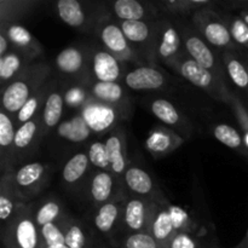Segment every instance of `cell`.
I'll list each match as a JSON object with an SVG mask.
<instances>
[{
	"label": "cell",
	"instance_id": "cell-38",
	"mask_svg": "<svg viewBox=\"0 0 248 248\" xmlns=\"http://www.w3.org/2000/svg\"><path fill=\"white\" fill-rule=\"evenodd\" d=\"M90 99L91 96L86 82H79L64 90V102L70 109H80L81 111Z\"/></svg>",
	"mask_w": 248,
	"mask_h": 248
},
{
	"label": "cell",
	"instance_id": "cell-31",
	"mask_svg": "<svg viewBox=\"0 0 248 248\" xmlns=\"http://www.w3.org/2000/svg\"><path fill=\"white\" fill-rule=\"evenodd\" d=\"M56 11L61 21L73 28L81 29L89 22L84 6L78 0H58L56 2Z\"/></svg>",
	"mask_w": 248,
	"mask_h": 248
},
{
	"label": "cell",
	"instance_id": "cell-23",
	"mask_svg": "<svg viewBox=\"0 0 248 248\" xmlns=\"http://www.w3.org/2000/svg\"><path fill=\"white\" fill-rule=\"evenodd\" d=\"M124 182L126 186L133 195L143 199H154L156 196L155 194L154 179L149 174V172L144 169L138 166H128L124 174Z\"/></svg>",
	"mask_w": 248,
	"mask_h": 248
},
{
	"label": "cell",
	"instance_id": "cell-26",
	"mask_svg": "<svg viewBox=\"0 0 248 248\" xmlns=\"http://www.w3.org/2000/svg\"><path fill=\"white\" fill-rule=\"evenodd\" d=\"M150 110H152L153 115L159 119L165 125L176 127L177 130L182 131L183 133L191 131V127L189 126L186 119L183 118L178 109H177V107L170 101H167V99H154L150 103Z\"/></svg>",
	"mask_w": 248,
	"mask_h": 248
},
{
	"label": "cell",
	"instance_id": "cell-36",
	"mask_svg": "<svg viewBox=\"0 0 248 248\" xmlns=\"http://www.w3.org/2000/svg\"><path fill=\"white\" fill-rule=\"evenodd\" d=\"M213 137L217 140H219L222 144L227 145L230 149L237 150V152L242 153V154L247 155L246 147H245L244 137L241 133L234 127L228 124H219V125L215 126L213 128Z\"/></svg>",
	"mask_w": 248,
	"mask_h": 248
},
{
	"label": "cell",
	"instance_id": "cell-24",
	"mask_svg": "<svg viewBox=\"0 0 248 248\" xmlns=\"http://www.w3.org/2000/svg\"><path fill=\"white\" fill-rule=\"evenodd\" d=\"M120 27L131 45L152 50L155 47L156 28L152 27L149 21H120Z\"/></svg>",
	"mask_w": 248,
	"mask_h": 248
},
{
	"label": "cell",
	"instance_id": "cell-29",
	"mask_svg": "<svg viewBox=\"0 0 248 248\" xmlns=\"http://www.w3.org/2000/svg\"><path fill=\"white\" fill-rule=\"evenodd\" d=\"M90 160L87 153H75L70 159L65 161L62 169V181L67 186H77L85 178L89 171Z\"/></svg>",
	"mask_w": 248,
	"mask_h": 248
},
{
	"label": "cell",
	"instance_id": "cell-6",
	"mask_svg": "<svg viewBox=\"0 0 248 248\" xmlns=\"http://www.w3.org/2000/svg\"><path fill=\"white\" fill-rule=\"evenodd\" d=\"M169 205L170 202H167L166 199L155 196L152 200V212L148 225V232L162 248H167L172 237L177 234L172 223Z\"/></svg>",
	"mask_w": 248,
	"mask_h": 248
},
{
	"label": "cell",
	"instance_id": "cell-41",
	"mask_svg": "<svg viewBox=\"0 0 248 248\" xmlns=\"http://www.w3.org/2000/svg\"><path fill=\"white\" fill-rule=\"evenodd\" d=\"M31 4H34V2L5 1V0H2L0 2V6H1V15H0L1 26H0V28H4L7 24H11L12 18H16V17H18L23 12L28 11V7H31Z\"/></svg>",
	"mask_w": 248,
	"mask_h": 248
},
{
	"label": "cell",
	"instance_id": "cell-48",
	"mask_svg": "<svg viewBox=\"0 0 248 248\" xmlns=\"http://www.w3.org/2000/svg\"><path fill=\"white\" fill-rule=\"evenodd\" d=\"M239 16L241 17V18L248 24V6H245L244 9H242V11L240 12Z\"/></svg>",
	"mask_w": 248,
	"mask_h": 248
},
{
	"label": "cell",
	"instance_id": "cell-10",
	"mask_svg": "<svg viewBox=\"0 0 248 248\" xmlns=\"http://www.w3.org/2000/svg\"><path fill=\"white\" fill-rule=\"evenodd\" d=\"M183 40L189 57L193 58L201 67L213 73L218 79L222 80L223 70L222 68H219L217 57L207 45V43L199 34L191 31H183Z\"/></svg>",
	"mask_w": 248,
	"mask_h": 248
},
{
	"label": "cell",
	"instance_id": "cell-49",
	"mask_svg": "<svg viewBox=\"0 0 248 248\" xmlns=\"http://www.w3.org/2000/svg\"><path fill=\"white\" fill-rule=\"evenodd\" d=\"M237 247H241V248H248V232H247L246 237H245V240H244V241H242V244L240 245V246H237Z\"/></svg>",
	"mask_w": 248,
	"mask_h": 248
},
{
	"label": "cell",
	"instance_id": "cell-47",
	"mask_svg": "<svg viewBox=\"0 0 248 248\" xmlns=\"http://www.w3.org/2000/svg\"><path fill=\"white\" fill-rule=\"evenodd\" d=\"M10 50H11V44L9 39L5 35L4 31H0V57L6 55Z\"/></svg>",
	"mask_w": 248,
	"mask_h": 248
},
{
	"label": "cell",
	"instance_id": "cell-2",
	"mask_svg": "<svg viewBox=\"0 0 248 248\" xmlns=\"http://www.w3.org/2000/svg\"><path fill=\"white\" fill-rule=\"evenodd\" d=\"M1 241L4 248H44L40 228L27 203H19L14 218L2 225Z\"/></svg>",
	"mask_w": 248,
	"mask_h": 248
},
{
	"label": "cell",
	"instance_id": "cell-28",
	"mask_svg": "<svg viewBox=\"0 0 248 248\" xmlns=\"http://www.w3.org/2000/svg\"><path fill=\"white\" fill-rule=\"evenodd\" d=\"M125 202L119 199L99 206L93 218V224L99 232L110 235L114 232L120 219H123V212Z\"/></svg>",
	"mask_w": 248,
	"mask_h": 248
},
{
	"label": "cell",
	"instance_id": "cell-5",
	"mask_svg": "<svg viewBox=\"0 0 248 248\" xmlns=\"http://www.w3.org/2000/svg\"><path fill=\"white\" fill-rule=\"evenodd\" d=\"M194 23L202 35L203 40L218 48L236 52L237 46L234 43L225 21L218 15L208 10H201L194 14Z\"/></svg>",
	"mask_w": 248,
	"mask_h": 248
},
{
	"label": "cell",
	"instance_id": "cell-19",
	"mask_svg": "<svg viewBox=\"0 0 248 248\" xmlns=\"http://www.w3.org/2000/svg\"><path fill=\"white\" fill-rule=\"evenodd\" d=\"M87 87L90 96L94 101L115 107L121 111H125L128 107L127 93L120 82L93 81Z\"/></svg>",
	"mask_w": 248,
	"mask_h": 248
},
{
	"label": "cell",
	"instance_id": "cell-7",
	"mask_svg": "<svg viewBox=\"0 0 248 248\" xmlns=\"http://www.w3.org/2000/svg\"><path fill=\"white\" fill-rule=\"evenodd\" d=\"M98 36L102 45L104 46V50L113 53L121 62L136 60L135 50L126 39L120 23H115L113 21L103 22L99 27Z\"/></svg>",
	"mask_w": 248,
	"mask_h": 248
},
{
	"label": "cell",
	"instance_id": "cell-32",
	"mask_svg": "<svg viewBox=\"0 0 248 248\" xmlns=\"http://www.w3.org/2000/svg\"><path fill=\"white\" fill-rule=\"evenodd\" d=\"M91 135V128L89 127L81 114H77L73 118L62 121L57 128L58 137L73 143L84 142V140H89Z\"/></svg>",
	"mask_w": 248,
	"mask_h": 248
},
{
	"label": "cell",
	"instance_id": "cell-35",
	"mask_svg": "<svg viewBox=\"0 0 248 248\" xmlns=\"http://www.w3.org/2000/svg\"><path fill=\"white\" fill-rule=\"evenodd\" d=\"M225 70L230 80L240 90H248V67L232 51L224 52Z\"/></svg>",
	"mask_w": 248,
	"mask_h": 248
},
{
	"label": "cell",
	"instance_id": "cell-1",
	"mask_svg": "<svg viewBox=\"0 0 248 248\" xmlns=\"http://www.w3.org/2000/svg\"><path fill=\"white\" fill-rule=\"evenodd\" d=\"M50 72V65L46 63H31L21 77L2 90V109L11 116H16L27 101L48 81Z\"/></svg>",
	"mask_w": 248,
	"mask_h": 248
},
{
	"label": "cell",
	"instance_id": "cell-43",
	"mask_svg": "<svg viewBox=\"0 0 248 248\" xmlns=\"http://www.w3.org/2000/svg\"><path fill=\"white\" fill-rule=\"evenodd\" d=\"M120 248H162L149 232H132L121 242Z\"/></svg>",
	"mask_w": 248,
	"mask_h": 248
},
{
	"label": "cell",
	"instance_id": "cell-50",
	"mask_svg": "<svg viewBox=\"0 0 248 248\" xmlns=\"http://www.w3.org/2000/svg\"><path fill=\"white\" fill-rule=\"evenodd\" d=\"M44 248H69L65 244L63 245H55V246H44Z\"/></svg>",
	"mask_w": 248,
	"mask_h": 248
},
{
	"label": "cell",
	"instance_id": "cell-52",
	"mask_svg": "<svg viewBox=\"0 0 248 248\" xmlns=\"http://www.w3.org/2000/svg\"><path fill=\"white\" fill-rule=\"evenodd\" d=\"M208 248H218V247L217 246H210Z\"/></svg>",
	"mask_w": 248,
	"mask_h": 248
},
{
	"label": "cell",
	"instance_id": "cell-15",
	"mask_svg": "<svg viewBox=\"0 0 248 248\" xmlns=\"http://www.w3.org/2000/svg\"><path fill=\"white\" fill-rule=\"evenodd\" d=\"M183 143L184 138L174 131L164 126H154L148 133L144 145L153 156L162 157L171 154Z\"/></svg>",
	"mask_w": 248,
	"mask_h": 248
},
{
	"label": "cell",
	"instance_id": "cell-9",
	"mask_svg": "<svg viewBox=\"0 0 248 248\" xmlns=\"http://www.w3.org/2000/svg\"><path fill=\"white\" fill-rule=\"evenodd\" d=\"M90 72L94 81L119 82L125 78L124 65L119 58L107 50H96L90 56Z\"/></svg>",
	"mask_w": 248,
	"mask_h": 248
},
{
	"label": "cell",
	"instance_id": "cell-3",
	"mask_svg": "<svg viewBox=\"0 0 248 248\" xmlns=\"http://www.w3.org/2000/svg\"><path fill=\"white\" fill-rule=\"evenodd\" d=\"M167 65L176 69L184 79L188 80L194 86L205 90L216 98H219L229 103L232 93L228 91L222 80L218 79L210 70L201 67L193 58L182 53L176 60L167 63Z\"/></svg>",
	"mask_w": 248,
	"mask_h": 248
},
{
	"label": "cell",
	"instance_id": "cell-44",
	"mask_svg": "<svg viewBox=\"0 0 248 248\" xmlns=\"http://www.w3.org/2000/svg\"><path fill=\"white\" fill-rule=\"evenodd\" d=\"M40 235L44 246H55L65 244L64 232L61 223H50L40 228Z\"/></svg>",
	"mask_w": 248,
	"mask_h": 248
},
{
	"label": "cell",
	"instance_id": "cell-42",
	"mask_svg": "<svg viewBox=\"0 0 248 248\" xmlns=\"http://www.w3.org/2000/svg\"><path fill=\"white\" fill-rule=\"evenodd\" d=\"M170 213H171L172 223H173V227L176 232H191L194 234V222L191 220L190 216L186 212L184 208H182L181 206L169 205Z\"/></svg>",
	"mask_w": 248,
	"mask_h": 248
},
{
	"label": "cell",
	"instance_id": "cell-16",
	"mask_svg": "<svg viewBox=\"0 0 248 248\" xmlns=\"http://www.w3.org/2000/svg\"><path fill=\"white\" fill-rule=\"evenodd\" d=\"M0 31H4L12 47L26 56L31 62L43 53L44 48L41 44L34 38L33 34L26 27L11 23L7 24L4 28H0Z\"/></svg>",
	"mask_w": 248,
	"mask_h": 248
},
{
	"label": "cell",
	"instance_id": "cell-34",
	"mask_svg": "<svg viewBox=\"0 0 248 248\" xmlns=\"http://www.w3.org/2000/svg\"><path fill=\"white\" fill-rule=\"evenodd\" d=\"M34 219L39 228L50 223H61L67 216L64 215L63 206L60 200L55 198H48L44 200L33 212Z\"/></svg>",
	"mask_w": 248,
	"mask_h": 248
},
{
	"label": "cell",
	"instance_id": "cell-17",
	"mask_svg": "<svg viewBox=\"0 0 248 248\" xmlns=\"http://www.w3.org/2000/svg\"><path fill=\"white\" fill-rule=\"evenodd\" d=\"M104 142L108 152L110 172L119 179L120 177H124L126 170L128 169L127 145L123 128H113Z\"/></svg>",
	"mask_w": 248,
	"mask_h": 248
},
{
	"label": "cell",
	"instance_id": "cell-12",
	"mask_svg": "<svg viewBox=\"0 0 248 248\" xmlns=\"http://www.w3.org/2000/svg\"><path fill=\"white\" fill-rule=\"evenodd\" d=\"M55 65L63 77L81 79L90 70V58H87V51L84 48L68 46L56 56Z\"/></svg>",
	"mask_w": 248,
	"mask_h": 248
},
{
	"label": "cell",
	"instance_id": "cell-20",
	"mask_svg": "<svg viewBox=\"0 0 248 248\" xmlns=\"http://www.w3.org/2000/svg\"><path fill=\"white\" fill-rule=\"evenodd\" d=\"M118 178L110 171H97L90 179V198L94 206L108 203L115 200Z\"/></svg>",
	"mask_w": 248,
	"mask_h": 248
},
{
	"label": "cell",
	"instance_id": "cell-14",
	"mask_svg": "<svg viewBox=\"0 0 248 248\" xmlns=\"http://www.w3.org/2000/svg\"><path fill=\"white\" fill-rule=\"evenodd\" d=\"M153 199L132 196L125 201L123 223L131 232H148Z\"/></svg>",
	"mask_w": 248,
	"mask_h": 248
},
{
	"label": "cell",
	"instance_id": "cell-18",
	"mask_svg": "<svg viewBox=\"0 0 248 248\" xmlns=\"http://www.w3.org/2000/svg\"><path fill=\"white\" fill-rule=\"evenodd\" d=\"M126 86L135 91H152L160 90L166 84L161 70L149 65H140L126 73L124 78Z\"/></svg>",
	"mask_w": 248,
	"mask_h": 248
},
{
	"label": "cell",
	"instance_id": "cell-37",
	"mask_svg": "<svg viewBox=\"0 0 248 248\" xmlns=\"http://www.w3.org/2000/svg\"><path fill=\"white\" fill-rule=\"evenodd\" d=\"M64 232L65 236V245L69 248H87V240L86 232L82 228L81 223L79 220L74 219L72 217H65L61 222Z\"/></svg>",
	"mask_w": 248,
	"mask_h": 248
},
{
	"label": "cell",
	"instance_id": "cell-30",
	"mask_svg": "<svg viewBox=\"0 0 248 248\" xmlns=\"http://www.w3.org/2000/svg\"><path fill=\"white\" fill-rule=\"evenodd\" d=\"M53 84H55V82L47 81L45 85H43V86H41L40 89L28 99V101H27V103L22 107L21 110H19L18 113H17V115L15 116L17 126H21L23 125V124L28 123V121L33 120L34 118L40 115V113H43L46 98H47Z\"/></svg>",
	"mask_w": 248,
	"mask_h": 248
},
{
	"label": "cell",
	"instance_id": "cell-51",
	"mask_svg": "<svg viewBox=\"0 0 248 248\" xmlns=\"http://www.w3.org/2000/svg\"><path fill=\"white\" fill-rule=\"evenodd\" d=\"M87 248H106V247H101V246H94V247H87Z\"/></svg>",
	"mask_w": 248,
	"mask_h": 248
},
{
	"label": "cell",
	"instance_id": "cell-8",
	"mask_svg": "<svg viewBox=\"0 0 248 248\" xmlns=\"http://www.w3.org/2000/svg\"><path fill=\"white\" fill-rule=\"evenodd\" d=\"M123 111L115 107L108 106V104L101 103L94 99H90L86 106L80 111L84 116L85 121L87 123L92 132L102 133L110 130L116 125L120 114Z\"/></svg>",
	"mask_w": 248,
	"mask_h": 248
},
{
	"label": "cell",
	"instance_id": "cell-39",
	"mask_svg": "<svg viewBox=\"0 0 248 248\" xmlns=\"http://www.w3.org/2000/svg\"><path fill=\"white\" fill-rule=\"evenodd\" d=\"M87 156H89L91 166L96 167L98 171H110L106 142H103V140L92 142L90 144L89 150H87Z\"/></svg>",
	"mask_w": 248,
	"mask_h": 248
},
{
	"label": "cell",
	"instance_id": "cell-53",
	"mask_svg": "<svg viewBox=\"0 0 248 248\" xmlns=\"http://www.w3.org/2000/svg\"><path fill=\"white\" fill-rule=\"evenodd\" d=\"M245 6H248V1L245 2Z\"/></svg>",
	"mask_w": 248,
	"mask_h": 248
},
{
	"label": "cell",
	"instance_id": "cell-21",
	"mask_svg": "<svg viewBox=\"0 0 248 248\" xmlns=\"http://www.w3.org/2000/svg\"><path fill=\"white\" fill-rule=\"evenodd\" d=\"M64 106V90L61 86H52L47 98H46L43 113H41L43 137H45L47 132H50L51 130H53V128L60 125L61 120H62Z\"/></svg>",
	"mask_w": 248,
	"mask_h": 248
},
{
	"label": "cell",
	"instance_id": "cell-22",
	"mask_svg": "<svg viewBox=\"0 0 248 248\" xmlns=\"http://www.w3.org/2000/svg\"><path fill=\"white\" fill-rule=\"evenodd\" d=\"M15 121L9 113L0 110V155H1V173L14 170L12 153L16 130Z\"/></svg>",
	"mask_w": 248,
	"mask_h": 248
},
{
	"label": "cell",
	"instance_id": "cell-45",
	"mask_svg": "<svg viewBox=\"0 0 248 248\" xmlns=\"http://www.w3.org/2000/svg\"><path fill=\"white\" fill-rule=\"evenodd\" d=\"M229 104L232 106V110H234L235 115H236L237 121L240 124V127L242 130V137H244L245 147H246L248 154V109L237 97L232 96V94L230 97Z\"/></svg>",
	"mask_w": 248,
	"mask_h": 248
},
{
	"label": "cell",
	"instance_id": "cell-40",
	"mask_svg": "<svg viewBox=\"0 0 248 248\" xmlns=\"http://www.w3.org/2000/svg\"><path fill=\"white\" fill-rule=\"evenodd\" d=\"M232 38L237 47L248 51V24L240 16H229L225 19Z\"/></svg>",
	"mask_w": 248,
	"mask_h": 248
},
{
	"label": "cell",
	"instance_id": "cell-54",
	"mask_svg": "<svg viewBox=\"0 0 248 248\" xmlns=\"http://www.w3.org/2000/svg\"><path fill=\"white\" fill-rule=\"evenodd\" d=\"M236 248H241V247H236Z\"/></svg>",
	"mask_w": 248,
	"mask_h": 248
},
{
	"label": "cell",
	"instance_id": "cell-4",
	"mask_svg": "<svg viewBox=\"0 0 248 248\" xmlns=\"http://www.w3.org/2000/svg\"><path fill=\"white\" fill-rule=\"evenodd\" d=\"M50 178V166L40 161L28 162L12 172L15 191L21 202L35 198L46 186Z\"/></svg>",
	"mask_w": 248,
	"mask_h": 248
},
{
	"label": "cell",
	"instance_id": "cell-46",
	"mask_svg": "<svg viewBox=\"0 0 248 248\" xmlns=\"http://www.w3.org/2000/svg\"><path fill=\"white\" fill-rule=\"evenodd\" d=\"M167 248H201L198 237L191 232H177Z\"/></svg>",
	"mask_w": 248,
	"mask_h": 248
},
{
	"label": "cell",
	"instance_id": "cell-27",
	"mask_svg": "<svg viewBox=\"0 0 248 248\" xmlns=\"http://www.w3.org/2000/svg\"><path fill=\"white\" fill-rule=\"evenodd\" d=\"M14 170L1 173V181H0V219H1L2 225L9 223L14 218V216L17 212V208L21 203L19 199L17 198L14 182H12Z\"/></svg>",
	"mask_w": 248,
	"mask_h": 248
},
{
	"label": "cell",
	"instance_id": "cell-33",
	"mask_svg": "<svg viewBox=\"0 0 248 248\" xmlns=\"http://www.w3.org/2000/svg\"><path fill=\"white\" fill-rule=\"evenodd\" d=\"M113 14L120 21H147L154 11L137 0H116L111 5Z\"/></svg>",
	"mask_w": 248,
	"mask_h": 248
},
{
	"label": "cell",
	"instance_id": "cell-13",
	"mask_svg": "<svg viewBox=\"0 0 248 248\" xmlns=\"http://www.w3.org/2000/svg\"><path fill=\"white\" fill-rule=\"evenodd\" d=\"M181 45L182 35L173 24L162 22L156 27L154 52L166 64L182 55Z\"/></svg>",
	"mask_w": 248,
	"mask_h": 248
},
{
	"label": "cell",
	"instance_id": "cell-25",
	"mask_svg": "<svg viewBox=\"0 0 248 248\" xmlns=\"http://www.w3.org/2000/svg\"><path fill=\"white\" fill-rule=\"evenodd\" d=\"M31 64V61L15 48L0 57V82L4 90L10 82L21 77L27 68Z\"/></svg>",
	"mask_w": 248,
	"mask_h": 248
},
{
	"label": "cell",
	"instance_id": "cell-11",
	"mask_svg": "<svg viewBox=\"0 0 248 248\" xmlns=\"http://www.w3.org/2000/svg\"><path fill=\"white\" fill-rule=\"evenodd\" d=\"M43 138V123L41 115H38L33 120L18 126L16 130L14 143V153H12V162L14 165L19 160L28 156L29 153L38 147Z\"/></svg>",
	"mask_w": 248,
	"mask_h": 248
}]
</instances>
